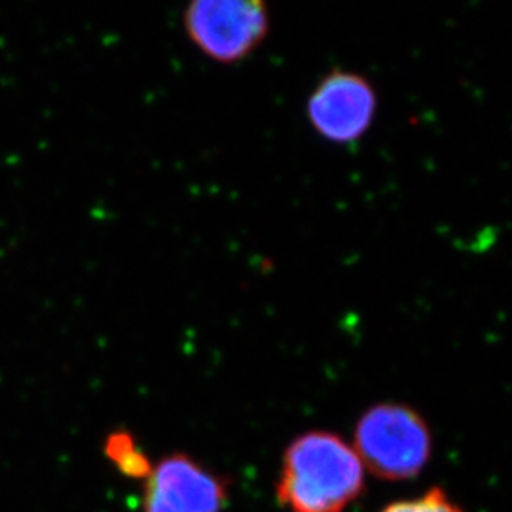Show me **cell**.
Here are the masks:
<instances>
[{
	"instance_id": "6da1fadb",
	"label": "cell",
	"mask_w": 512,
	"mask_h": 512,
	"mask_svg": "<svg viewBox=\"0 0 512 512\" xmlns=\"http://www.w3.org/2000/svg\"><path fill=\"white\" fill-rule=\"evenodd\" d=\"M365 468L353 446L330 431H309L284 453L277 499L289 512H343L362 494Z\"/></svg>"
},
{
	"instance_id": "7a4b0ae2",
	"label": "cell",
	"mask_w": 512,
	"mask_h": 512,
	"mask_svg": "<svg viewBox=\"0 0 512 512\" xmlns=\"http://www.w3.org/2000/svg\"><path fill=\"white\" fill-rule=\"evenodd\" d=\"M353 450L370 473L387 481H408L430 463L428 423L410 406L378 403L357 421Z\"/></svg>"
},
{
	"instance_id": "3957f363",
	"label": "cell",
	"mask_w": 512,
	"mask_h": 512,
	"mask_svg": "<svg viewBox=\"0 0 512 512\" xmlns=\"http://www.w3.org/2000/svg\"><path fill=\"white\" fill-rule=\"evenodd\" d=\"M183 27L209 60L236 65L264 44L271 14L262 0H196L184 9Z\"/></svg>"
},
{
	"instance_id": "277c9868",
	"label": "cell",
	"mask_w": 512,
	"mask_h": 512,
	"mask_svg": "<svg viewBox=\"0 0 512 512\" xmlns=\"http://www.w3.org/2000/svg\"><path fill=\"white\" fill-rule=\"evenodd\" d=\"M377 112V88L370 78L345 68H334L320 78L305 105L312 130L322 140L342 146L362 140Z\"/></svg>"
},
{
	"instance_id": "5b68a950",
	"label": "cell",
	"mask_w": 512,
	"mask_h": 512,
	"mask_svg": "<svg viewBox=\"0 0 512 512\" xmlns=\"http://www.w3.org/2000/svg\"><path fill=\"white\" fill-rule=\"evenodd\" d=\"M229 481L186 453L161 458L143 481L141 512H223Z\"/></svg>"
},
{
	"instance_id": "8992f818",
	"label": "cell",
	"mask_w": 512,
	"mask_h": 512,
	"mask_svg": "<svg viewBox=\"0 0 512 512\" xmlns=\"http://www.w3.org/2000/svg\"><path fill=\"white\" fill-rule=\"evenodd\" d=\"M103 453L116 471L130 479L145 481L153 464L146 455L135 435L128 430H115L103 443Z\"/></svg>"
},
{
	"instance_id": "52a82bcc",
	"label": "cell",
	"mask_w": 512,
	"mask_h": 512,
	"mask_svg": "<svg viewBox=\"0 0 512 512\" xmlns=\"http://www.w3.org/2000/svg\"><path fill=\"white\" fill-rule=\"evenodd\" d=\"M380 512H463V509L443 489L431 488L423 496L392 503Z\"/></svg>"
}]
</instances>
